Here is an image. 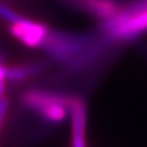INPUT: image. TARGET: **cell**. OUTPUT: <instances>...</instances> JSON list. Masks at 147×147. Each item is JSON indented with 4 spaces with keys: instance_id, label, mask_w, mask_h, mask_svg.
I'll use <instances>...</instances> for the list:
<instances>
[{
    "instance_id": "6da1fadb",
    "label": "cell",
    "mask_w": 147,
    "mask_h": 147,
    "mask_svg": "<svg viewBox=\"0 0 147 147\" xmlns=\"http://www.w3.org/2000/svg\"><path fill=\"white\" fill-rule=\"evenodd\" d=\"M94 42L92 34H76L50 28L42 49L56 61L70 67Z\"/></svg>"
},
{
    "instance_id": "7a4b0ae2",
    "label": "cell",
    "mask_w": 147,
    "mask_h": 147,
    "mask_svg": "<svg viewBox=\"0 0 147 147\" xmlns=\"http://www.w3.org/2000/svg\"><path fill=\"white\" fill-rule=\"evenodd\" d=\"M71 95L38 88L27 89L20 96L24 108L49 123H60L69 115Z\"/></svg>"
},
{
    "instance_id": "3957f363",
    "label": "cell",
    "mask_w": 147,
    "mask_h": 147,
    "mask_svg": "<svg viewBox=\"0 0 147 147\" xmlns=\"http://www.w3.org/2000/svg\"><path fill=\"white\" fill-rule=\"evenodd\" d=\"M104 37L100 42H95L93 49L98 56L109 44L132 40L147 32V9L133 12L127 16L118 14L116 18L101 24Z\"/></svg>"
},
{
    "instance_id": "277c9868",
    "label": "cell",
    "mask_w": 147,
    "mask_h": 147,
    "mask_svg": "<svg viewBox=\"0 0 147 147\" xmlns=\"http://www.w3.org/2000/svg\"><path fill=\"white\" fill-rule=\"evenodd\" d=\"M9 32L12 36L30 48H42L47 38L50 27L42 22L32 21L21 16L11 22Z\"/></svg>"
},
{
    "instance_id": "5b68a950",
    "label": "cell",
    "mask_w": 147,
    "mask_h": 147,
    "mask_svg": "<svg viewBox=\"0 0 147 147\" xmlns=\"http://www.w3.org/2000/svg\"><path fill=\"white\" fill-rule=\"evenodd\" d=\"M69 115L71 117L72 147H87L86 129L88 109L86 100L81 96H71L69 104Z\"/></svg>"
},
{
    "instance_id": "8992f818",
    "label": "cell",
    "mask_w": 147,
    "mask_h": 147,
    "mask_svg": "<svg viewBox=\"0 0 147 147\" xmlns=\"http://www.w3.org/2000/svg\"><path fill=\"white\" fill-rule=\"evenodd\" d=\"M83 11L104 22L116 18L123 9V5L117 0H71Z\"/></svg>"
},
{
    "instance_id": "52a82bcc",
    "label": "cell",
    "mask_w": 147,
    "mask_h": 147,
    "mask_svg": "<svg viewBox=\"0 0 147 147\" xmlns=\"http://www.w3.org/2000/svg\"><path fill=\"white\" fill-rule=\"evenodd\" d=\"M46 67L45 62H33L27 64H16V65H5L7 80L11 82H22L30 79L33 75L40 73Z\"/></svg>"
},
{
    "instance_id": "ba28073f",
    "label": "cell",
    "mask_w": 147,
    "mask_h": 147,
    "mask_svg": "<svg viewBox=\"0 0 147 147\" xmlns=\"http://www.w3.org/2000/svg\"><path fill=\"white\" fill-rule=\"evenodd\" d=\"M143 9H147V0H133L129 5L126 7L123 5V9L119 14L127 16V14H131L133 12L143 10Z\"/></svg>"
},
{
    "instance_id": "9c48e42d",
    "label": "cell",
    "mask_w": 147,
    "mask_h": 147,
    "mask_svg": "<svg viewBox=\"0 0 147 147\" xmlns=\"http://www.w3.org/2000/svg\"><path fill=\"white\" fill-rule=\"evenodd\" d=\"M0 18L5 20L7 22L11 23V22H14V21H16L18 19H20L21 16H20L18 12H16L14 10H12L11 8H9V7H7V5H2V3L0 2Z\"/></svg>"
},
{
    "instance_id": "30bf717a",
    "label": "cell",
    "mask_w": 147,
    "mask_h": 147,
    "mask_svg": "<svg viewBox=\"0 0 147 147\" xmlns=\"http://www.w3.org/2000/svg\"><path fill=\"white\" fill-rule=\"evenodd\" d=\"M3 53L0 50V98L5 96V87H7V75H5V64L3 62Z\"/></svg>"
},
{
    "instance_id": "8fae6325",
    "label": "cell",
    "mask_w": 147,
    "mask_h": 147,
    "mask_svg": "<svg viewBox=\"0 0 147 147\" xmlns=\"http://www.w3.org/2000/svg\"><path fill=\"white\" fill-rule=\"evenodd\" d=\"M9 104H10V101L7 96H3L2 98H0V130L3 125V122H5L7 113H8Z\"/></svg>"
}]
</instances>
